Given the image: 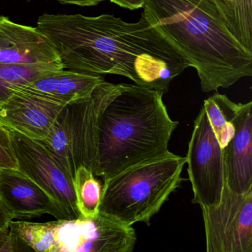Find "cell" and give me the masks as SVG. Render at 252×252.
<instances>
[{
	"label": "cell",
	"mask_w": 252,
	"mask_h": 252,
	"mask_svg": "<svg viewBox=\"0 0 252 252\" xmlns=\"http://www.w3.org/2000/svg\"><path fill=\"white\" fill-rule=\"evenodd\" d=\"M105 81L101 75L63 69L39 78L21 88L67 105L88 98L97 85Z\"/></svg>",
	"instance_id": "cell-14"
},
{
	"label": "cell",
	"mask_w": 252,
	"mask_h": 252,
	"mask_svg": "<svg viewBox=\"0 0 252 252\" xmlns=\"http://www.w3.org/2000/svg\"><path fill=\"white\" fill-rule=\"evenodd\" d=\"M60 62L48 38L37 27L0 17V63L35 64Z\"/></svg>",
	"instance_id": "cell-12"
},
{
	"label": "cell",
	"mask_w": 252,
	"mask_h": 252,
	"mask_svg": "<svg viewBox=\"0 0 252 252\" xmlns=\"http://www.w3.org/2000/svg\"><path fill=\"white\" fill-rule=\"evenodd\" d=\"M0 200L13 220L43 215L67 219L47 191L19 169H0Z\"/></svg>",
	"instance_id": "cell-11"
},
{
	"label": "cell",
	"mask_w": 252,
	"mask_h": 252,
	"mask_svg": "<svg viewBox=\"0 0 252 252\" xmlns=\"http://www.w3.org/2000/svg\"><path fill=\"white\" fill-rule=\"evenodd\" d=\"M185 158L194 194L192 203L200 208L220 204L226 183L223 149L203 107L194 121Z\"/></svg>",
	"instance_id": "cell-5"
},
{
	"label": "cell",
	"mask_w": 252,
	"mask_h": 252,
	"mask_svg": "<svg viewBox=\"0 0 252 252\" xmlns=\"http://www.w3.org/2000/svg\"><path fill=\"white\" fill-rule=\"evenodd\" d=\"M12 220L13 218H11L9 212L7 210L2 201L0 200V228L8 229Z\"/></svg>",
	"instance_id": "cell-23"
},
{
	"label": "cell",
	"mask_w": 252,
	"mask_h": 252,
	"mask_svg": "<svg viewBox=\"0 0 252 252\" xmlns=\"http://www.w3.org/2000/svg\"><path fill=\"white\" fill-rule=\"evenodd\" d=\"M56 252H132L135 230L118 220L99 213L94 217L53 221Z\"/></svg>",
	"instance_id": "cell-6"
},
{
	"label": "cell",
	"mask_w": 252,
	"mask_h": 252,
	"mask_svg": "<svg viewBox=\"0 0 252 252\" xmlns=\"http://www.w3.org/2000/svg\"><path fill=\"white\" fill-rule=\"evenodd\" d=\"M9 131L19 170L46 191L67 219L79 218L73 178L70 174L42 141L28 138L13 129Z\"/></svg>",
	"instance_id": "cell-8"
},
{
	"label": "cell",
	"mask_w": 252,
	"mask_h": 252,
	"mask_svg": "<svg viewBox=\"0 0 252 252\" xmlns=\"http://www.w3.org/2000/svg\"><path fill=\"white\" fill-rule=\"evenodd\" d=\"M11 240L9 228H0V252H8V243Z\"/></svg>",
	"instance_id": "cell-24"
},
{
	"label": "cell",
	"mask_w": 252,
	"mask_h": 252,
	"mask_svg": "<svg viewBox=\"0 0 252 252\" xmlns=\"http://www.w3.org/2000/svg\"><path fill=\"white\" fill-rule=\"evenodd\" d=\"M31 1V0H29ZM63 5H74L80 7L96 6L107 0H54Z\"/></svg>",
	"instance_id": "cell-21"
},
{
	"label": "cell",
	"mask_w": 252,
	"mask_h": 252,
	"mask_svg": "<svg viewBox=\"0 0 252 252\" xmlns=\"http://www.w3.org/2000/svg\"><path fill=\"white\" fill-rule=\"evenodd\" d=\"M232 139L223 149L225 182L233 192L252 188V102L238 104L233 119Z\"/></svg>",
	"instance_id": "cell-13"
},
{
	"label": "cell",
	"mask_w": 252,
	"mask_h": 252,
	"mask_svg": "<svg viewBox=\"0 0 252 252\" xmlns=\"http://www.w3.org/2000/svg\"><path fill=\"white\" fill-rule=\"evenodd\" d=\"M63 69L61 62L35 64L0 63V108L16 90Z\"/></svg>",
	"instance_id": "cell-15"
},
{
	"label": "cell",
	"mask_w": 252,
	"mask_h": 252,
	"mask_svg": "<svg viewBox=\"0 0 252 252\" xmlns=\"http://www.w3.org/2000/svg\"><path fill=\"white\" fill-rule=\"evenodd\" d=\"M163 94L131 84H113L98 119L95 177L106 180L141 162L169 153L178 122Z\"/></svg>",
	"instance_id": "cell-3"
},
{
	"label": "cell",
	"mask_w": 252,
	"mask_h": 252,
	"mask_svg": "<svg viewBox=\"0 0 252 252\" xmlns=\"http://www.w3.org/2000/svg\"><path fill=\"white\" fill-rule=\"evenodd\" d=\"M186 158L169 152L104 180L99 212L126 225H150L182 182Z\"/></svg>",
	"instance_id": "cell-4"
},
{
	"label": "cell",
	"mask_w": 252,
	"mask_h": 252,
	"mask_svg": "<svg viewBox=\"0 0 252 252\" xmlns=\"http://www.w3.org/2000/svg\"><path fill=\"white\" fill-rule=\"evenodd\" d=\"M121 8L129 10H137L142 8L144 0H109Z\"/></svg>",
	"instance_id": "cell-22"
},
{
	"label": "cell",
	"mask_w": 252,
	"mask_h": 252,
	"mask_svg": "<svg viewBox=\"0 0 252 252\" xmlns=\"http://www.w3.org/2000/svg\"><path fill=\"white\" fill-rule=\"evenodd\" d=\"M236 40L252 53V0H213Z\"/></svg>",
	"instance_id": "cell-16"
},
{
	"label": "cell",
	"mask_w": 252,
	"mask_h": 252,
	"mask_svg": "<svg viewBox=\"0 0 252 252\" xmlns=\"http://www.w3.org/2000/svg\"><path fill=\"white\" fill-rule=\"evenodd\" d=\"M10 232L20 243L36 252H56L55 234L53 221L30 222L14 221L9 225Z\"/></svg>",
	"instance_id": "cell-19"
},
{
	"label": "cell",
	"mask_w": 252,
	"mask_h": 252,
	"mask_svg": "<svg viewBox=\"0 0 252 252\" xmlns=\"http://www.w3.org/2000/svg\"><path fill=\"white\" fill-rule=\"evenodd\" d=\"M76 205L81 216L88 218L99 213L103 186L94 172L85 166L76 169L73 179Z\"/></svg>",
	"instance_id": "cell-18"
},
{
	"label": "cell",
	"mask_w": 252,
	"mask_h": 252,
	"mask_svg": "<svg viewBox=\"0 0 252 252\" xmlns=\"http://www.w3.org/2000/svg\"><path fill=\"white\" fill-rule=\"evenodd\" d=\"M207 252H252V188L233 192L225 183L220 204L201 208Z\"/></svg>",
	"instance_id": "cell-7"
},
{
	"label": "cell",
	"mask_w": 252,
	"mask_h": 252,
	"mask_svg": "<svg viewBox=\"0 0 252 252\" xmlns=\"http://www.w3.org/2000/svg\"><path fill=\"white\" fill-rule=\"evenodd\" d=\"M0 169H18L9 129L0 123Z\"/></svg>",
	"instance_id": "cell-20"
},
{
	"label": "cell",
	"mask_w": 252,
	"mask_h": 252,
	"mask_svg": "<svg viewBox=\"0 0 252 252\" xmlns=\"http://www.w3.org/2000/svg\"><path fill=\"white\" fill-rule=\"evenodd\" d=\"M237 106L238 104L219 93H215L203 102V107L209 123L222 149L226 147L234 136L235 129L233 119Z\"/></svg>",
	"instance_id": "cell-17"
},
{
	"label": "cell",
	"mask_w": 252,
	"mask_h": 252,
	"mask_svg": "<svg viewBox=\"0 0 252 252\" xmlns=\"http://www.w3.org/2000/svg\"><path fill=\"white\" fill-rule=\"evenodd\" d=\"M64 104L20 88L0 108V123L9 129L42 141L49 133Z\"/></svg>",
	"instance_id": "cell-10"
},
{
	"label": "cell",
	"mask_w": 252,
	"mask_h": 252,
	"mask_svg": "<svg viewBox=\"0 0 252 252\" xmlns=\"http://www.w3.org/2000/svg\"><path fill=\"white\" fill-rule=\"evenodd\" d=\"M36 27L66 70L119 75L164 94L172 81L190 67L142 14L136 23H127L111 14H45Z\"/></svg>",
	"instance_id": "cell-1"
},
{
	"label": "cell",
	"mask_w": 252,
	"mask_h": 252,
	"mask_svg": "<svg viewBox=\"0 0 252 252\" xmlns=\"http://www.w3.org/2000/svg\"><path fill=\"white\" fill-rule=\"evenodd\" d=\"M112 85L104 81L95 87L88 98L64 106L67 132L76 169L85 166L95 173L98 119Z\"/></svg>",
	"instance_id": "cell-9"
},
{
	"label": "cell",
	"mask_w": 252,
	"mask_h": 252,
	"mask_svg": "<svg viewBox=\"0 0 252 252\" xmlns=\"http://www.w3.org/2000/svg\"><path fill=\"white\" fill-rule=\"evenodd\" d=\"M148 24L195 69L203 92L252 76V53L232 36L213 0H144Z\"/></svg>",
	"instance_id": "cell-2"
}]
</instances>
